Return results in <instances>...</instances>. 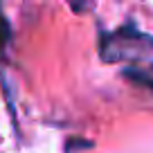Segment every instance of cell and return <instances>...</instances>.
I'll return each instance as SVG.
<instances>
[{
	"label": "cell",
	"instance_id": "1",
	"mask_svg": "<svg viewBox=\"0 0 153 153\" xmlns=\"http://www.w3.org/2000/svg\"><path fill=\"white\" fill-rule=\"evenodd\" d=\"M11 38V27H9V20L2 16V11H0V52L5 50V45L9 43Z\"/></svg>",
	"mask_w": 153,
	"mask_h": 153
},
{
	"label": "cell",
	"instance_id": "2",
	"mask_svg": "<svg viewBox=\"0 0 153 153\" xmlns=\"http://www.w3.org/2000/svg\"><path fill=\"white\" fill-rule=\"evenodd\" d=\"M126 76L133 79V81H137V83H142V86L153 88V76H144V74H140L137 70H126Z\"/></svg>",
	"mask_w": 153,
	"mask_h": 153
}]
</instances>
